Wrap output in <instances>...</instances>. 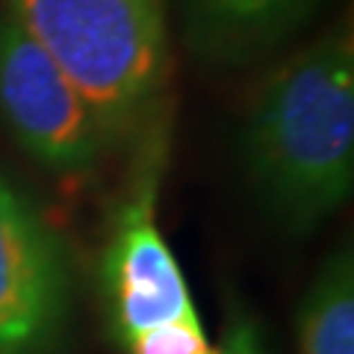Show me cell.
<instances>
[{
	"instance_id": "cell-6",
	"label": "cell",
	"mask_w": 354,
	"mask_h": 354,
	"mask_svg": "<svg viewBox=\"0 0 354 354\" xmlns=\"http://www.w3.org/2000/svg\"><path fill=\"white\" fill-rule=\"evenodd\" d=\"M316 0H189L195 48L236 59L290 32Z\"/></svg>"
},
{
	"instance_id": "cell-7",
	"label": "cell",
	"mask_w": 354,
	"mask_h": 354,
	"mask_svg": "<svg viewBox=\"0 0 354 354\" xmlns=\"http://www.w3.org/2000/svg\"><path fill=\"white\" fill-rule=\"evenodd\" d=\"M298 346L301 354H354V260L339 245L298 307Z\"/></svg>"
},
{
	"instance_id": "cell-1",
	"label": "cell",
	"mask_w": 354,
	"mask_h": 354,
	"mask_svg": "<svg viewBox=\"0 0 354 354\" xmlns=\"http://www.w3.org/2000/svg\"><path fill=\"white\" fill-rule=\"evenodd\" d=\"M260 207L304 236L348 201L354 186V41L328 32L278 65L254 95L242 133Z\"/></svg>"
},
{
	"instance_id": "cell-5",
	"label": "cell",
	"mask_w": 354,
	"mask_h": 354,
	"mask_svg": "<svg viewBox=\"0 0 354 354\" xmlns=\"http://www.w3.org/2000/svg\"><path fill=\"white\" fill-rule=\"evenodd\" d=\"M68 274L57 236L0 174V354L39 346L57 330Z\"/></svg>"
},
{
	"instance_id": "cell-4",
	"label": "cell",
	"mask_w": 354,
	"mask_h": 354,
	"mask_svg": "<svg viewBox=\"0 0 354 354\" xmlns=\"http://www.w3.org/2000/svg\"><path fill=\"white\" fill-rule=\"evenodd\" d=\"M160 162V153L151 145L142 183L136 195L121 207L113 239L104 254L106 304L113 328L124 339V346L151 328L198 316L177 257L153 218Z\"/></svg>"
},
{
	"instance_id": "cell-8",
	"label": "cell",
	"mask_w": 354,
	"mask_h": 354,
	"mask_svg": "<svg viewBox=\"0 0 354 354\" xmlns=\"http://www.w3.org/2000/svg\"><path fill=\"white\" fill-rule=\"evenodd\" d=\"M130 354H213L216 348L201 328V319H180L151 328L127 342Z\"/></svg>"
},
{
	"instance_id": "cell-9",
	"label": "cell",
	"mask_w": 354,
	"mask_h": 354,
	"mask_svg": "<svg viewBox=\"0 0 354 354\" xmlns=\"http://www.w3.org/2000/svg\"><path fill=\"white\" fill-rule=\"evenodd\" d=\"M254 354H269V348L263 346V339H260V346H257V351H254Z\"/></svg>"
},
{
	"instance_id": "cell-3",
	"label": "cell",
	"mask_w": 354,
	"mask_h": 354,
	"mask_svg": "<svg viewBox=\"0 0 354 354\" xmlns=\"http://www.w3.org/2000/svg\"><path fill=\"white\" fill-rule=\"evenodd\" d=\"M0 121L57 174H88L109 151L68 77L9 15H0Z\"/></svg>"
},
{
	"instance_id": "cell-2",
	"label": "cell",
	"mask_w": 354,
	"mask_h": 354,
	"mask_svg": "<svg viewBox=\"0 0 354 354\" xmlns=\"http://www.w3.org/2000/svg\"><path fill=\"white\" fill-rule=\"evenodd\" d=\"M6 15L68 77L109 148L153 124L171 65L165 0H6Z\"/></svg>"
}]
</instances>
